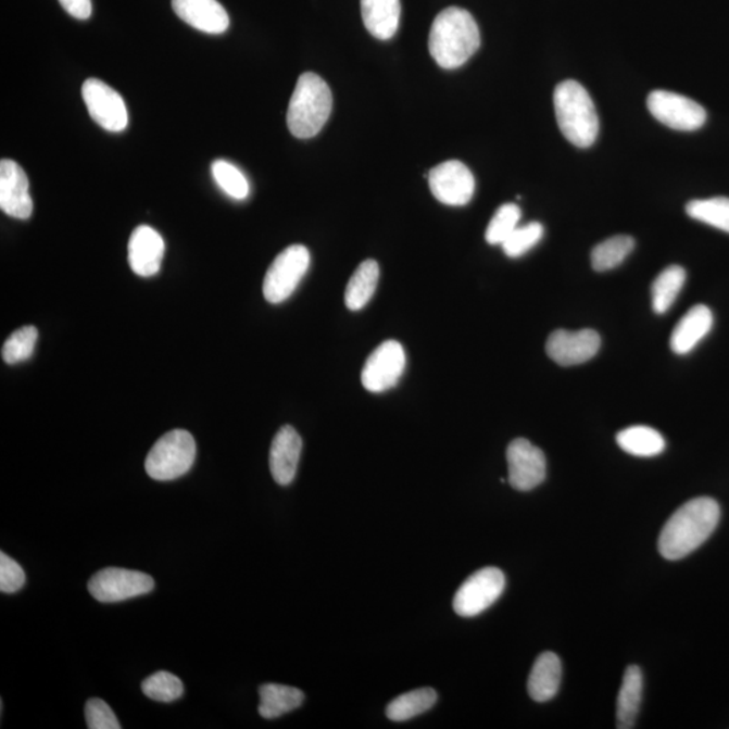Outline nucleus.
<instances>
[{
	"mask_svg": "<svg viewBox=\"0 0 729 729\" xmlns=\"http://www.w3.org/2000/svg\"><path fill=\"white\" fill-rule=\"evenodd\" d=\"M508 481L516 491L528 492L546 480L548 462L541 449L525 438H517L506 449Z\"/></svg>",
	"mask_w": 729,
	"mask_h": 729,
	"instance_id": "11",
	"label": "nucleus"
},
{
	"mask_svg": "<svg viewBox=\"0 0 729 729\" xmlns=\"http://www.w3.org/2000/svg\"><path fill=\"white\" fill-rule=\"evenodd\" d=\"M0 209L16 219H29L33 213L29 180L13 160L0 163Z\"/></svg>",
	"mask_w": 729,
	"mask_h": 729,
	"instance_id": "15",
	"label": "nucleus"
},
{
	"mask_svg": "<svg viewBox=\"0 0 729 729\" xmlns=\"http://www.w3.org/2000/svg\"><path fill=\"white\" fill-rule=\"evenodd\" d=\"M213 176L218 186L224 189L228 197L237 200H243L249 194V183L242 172L228 163L226 160L214 161Z\"/></svg>",
	"mask_w": 729,
	"mask_h": 729,
	"instance_id": "33",
	"label": "nucleus"
},
{
	"mask_svg": "<svg viewBox=\"0 0 729 729\" xmlns=\"http://www.w3.org/2000/svg\"><path fill=\"white\" fill-rule=\"evenodd\" d=\"M26 575L18 562L10 558L5 553H0V591L2 593H15L24 588Z\"/></svg>",
	"mask_w": 729,
	"mask_h": 729,
	"instance_id": "36",
	"label": "nucleus"
},
{
	"mask_svg": "<svg viewBox=\"0 0 729 729\" xmlns=\"http://www.w3.org/2000/svg\"><path fill=\"white\" fill-rule=\"evenodd\" d=\"M562 678V665L560 656L543 653L538 656L532 666L531 675L528 677L527 689L537 703H548L558 693Z\"/></svg>",
	"mask_w": 729,
	"mask_h": 729,
	"instance_id": "21",
	"label": "nucleus"
},
{
	"mask_svg": "<svg viewBox=\"0 0 729 729\" xmlns=\"http://www.w3.org/2000/svg\"><path fill=\"white\" fill-rule=\"evenodd\" d=\"M648 108L656 121L673 130H699L706 121V111L703 105L676 92L661 90L651 92L648 98Z\"/></svg>",
	"mask_w": 729,
	"mask_h": 729,
	"instance_id": "9",
	"label": "nucleus"
},
{
	"mask_svg": "<svg viewBox=\"0 0 729 729\" xmlns=\"http://www.w3.org/2000/svg\"><path fill=\"white\" fill-rule=\"evenodd\" d=\"M129 264L133 272L141 277L159 274L165 253V242L154 228L139 226L129 241Z\"/></svg>",
	"mask_w": 729,
	"mask_h": 729,
	"instance_id": "17",
	"label": "nucleus"
},
{
	"mask_svg": "<svg viewBox=\"0 0 729 729\" xmlns=\"http://www.w3.org/2000/svg\"><path fill=\"white\" fill-rule=\"evenodd\" d=\"M378 278H380V266L375 260H366L360 264L350 277L344 292V304L350 311L363 310L370 302L376 292Z\"/></svg>",
	"mask_w": 729,
	"mask_h": 729,
	"instance_id": "24",
	"label": "nucleus"
},
{
	"mask_svg": "<svg viewBox=\"0 0 729 729\" xmlns=\"http://www.w3.org/2000/svg\"><path fill=\"white\" fill-rule=\"evenodd\" d=\"M643 695V675L638 666H630L625 673L619 695H617V728L636 727L640 704Z\"/></svg>",
	"mask_w": 729,
	"mask_h": 729,
	"instance_id": "22",
	"label": "nucleus"
},
{
	"mask_svg": "<svg viewBox=\"0 0 729 729\" xmlns=\"http://www.w3.org/2000/svg\"><path fill=\"white\" fill-rule=\"evenodd\" d=\"M712 327H714V314L706 305L699 304L690 309L671 334L673 352L680 355L693 352L694 348L708 336Z\"/></svg>",
	"mask_w": 729,
	"mask_h": 729,
	"instance_id": "19",
	"label": "nucleus"
},
{
	"mask_svg": "<svg viewBox=\"0 0 729 729\" xmlns=\"http://www.w3.org/2000/svg\"><path fill=\"white\" fill-rule=\"evenodd\" d=\"M302 690L287 684L265 683L260 688L259 712L264 719H276L302 706Z\"/></svg>",
	"mask_w": 729,
	"mask_h": 729,
	"instance_id": "23",
	"label": "nucleus"
},
{
	"mask_svg": "<svg viewBox=\"0 0 729 729\" xmlns=\"http://www.w3.org/2000/svg\"><path fill=\"white\" fill-rule=\"evenodd\" d=\"M433 197L447 205H466L475 194L476 181L469 168L461 161H447L428 174Z\"/></svg>",
	"mask_w": 729,
	"mask_h": 729,
	"instance_id": "13",
	"label": "nucleus"
},
{
	"mask_svg": "<svg viewBox=\"0 0 729 729\" xmlns=\"http://www.w3.org/2000/svg\"><path fill=\"white\" fill-rule=\"evenodd\" d=\"M154 580L147 573L108 567L88 582V591L99 603H120L152 592Z\"/></svg>",
	"mask_w": 729,
	"mask_h": 729,
	"instance_id": "8",
	"label": "nucleus"
},
{
	"mask_svg": "<svg viewBox=\"0 0 729 729\" xmlns=\"http://www.w3.org/2000/svg\"><path fill=\"white\" fill-rule=\"evenodd\" d=\"M437 700L438 694L431 688L412 690V692L399 695L387 706V717L398 722L414 719L431 709Z\"/></svg>",
	"mask_w": 729,
	"mask_h": 729,
	"instance_id": "26",
	"label": "nucleus"
},
{
	"mask_svg": "<svg viewBox=\"0 0 729 729\" xmlns=\"http://www.w3.org/2000/svg\"><path fill=\"white\" fill-rule=\"evenodd\" d=\"M636 249V239L630 236H616L601 242L593 249L592 266L594 271L606 272L617 268Z\"/></svg>",
	"mask_w": 729,
	"mask_h": 729,
	"instance_id": "28",
	"label": "nucleus"
},
{
	"mask_svg": "<svg viewBox=\"0 0 729 729\" xmlns=\"http://www.w3.org/2000/svg\"><path fill=\"white\" fill-rule=\"evenodd\" d=\"M332 110V93L320 76L307 72L299 77L289 102L287 124L292 136L313 138L325 127Z\"/></svg>",
	"mask_w": 729,
	"mask_h": 729,
	"instance_id": "4",
	"label": "nucleus"
},
{
	"mask_svg": "<svg viewBox=\"0 0 729 729\" xmlns=\"http://www.w3.org/2000/svg\"><path fill=\"white\" fill-rule=\"evenodd\" d=\"M560 130L577 148H589L598 139L600 122L591 95L576 80H565L554 91Z\"/></svg>",
	"mask_w": 729,
	"mask_h": 729,
	"instance_id": "3",
	"label": "nucleus"
},
{
	"mask_svg": "<svg viewBox=\"0 0 729 729\" xmlns=\"http://www.w3.org/2000/svg\"><path fill=\"white\" fill-rule=\"evenodd\" d=\"M303 441L292 426H284L272 442L269 467L278 486L287 487L297 477Z\"/></svg>",
	"mask_w": 729,
	"mask_h": 729,
	"instance_id": "16",
	"label": "nucleus"
},
{
	"mask_svg": "<svg viewBox=\"0 0 729 729\" xmlns=\"http://www.w3.org/2000/svg\"><path fill=\"white\" fill-rule=\"evenodd\" d=\"M601 348V338L593 330H556L548 339L546 352L555 364L573 366L588 363Z\"/></svg>",
	"mask_w": 729,
	"mask_h": 729,
	"instance_id": "14",
	"label": "nucleus"
},
{
	"mask_svg": "<svg viewBox=\"0 0 729 729\" xmlns=\"http://www.w3.org/2000/svg\"><path fill=\"white\" fill-rule=\"evenodd\" d=\"M480 46V29L469 11L449 8L437 15L428 37V49L439 66L460 68Z\"/></svg>",
	"mask_w": 729,
	"mask_h": 729,
	"instance_id": "2",
	"label": "nucleus"
},
{
	"mask_svg": "<svg viewBox=\"0 0 729 729\" xmlns=\"http://www.w3.org/2000/svg\"><path fill=\"white\" fill-rule=\"evenodd\" d=\"M505 589L504 573L498 567H483L473 573L455 593L456 615L475 617L497 603Z\"/></svg>",
	"mask_w": 729,
	"mask_h": 729,
	"instance_id": "7",
	"label": "nucleus"
},
{
	"mask_svg": "<svg viewBox=\"0 0 729 729\" xmlns=\"http://www.w3.org/2000/svg\"><path fill=\"white\" fill-rule=\"evenodd\" d=\"M91 118L111 133L124 131L129 122L125 100L104 81L88 79L81 88Z\"/></svg>",
	"mask_w": 729,
	"mask_h": 729,
	"instance_id": "12",
	"label": "nucleus"
},
{
	"mask_svg": "<svg viewBox=\"0 0 729 729\" xmlns=\"http://www.w3.org/2000/svg\"><path fill=\"white\" fill-rule=\"evenodd\" d=\"M617 444L626 453L636 456H655L664 453L665 438L648 426H632L617 433Z\"/></svg>",
	"mask_w": 729,
	"mask_h": 729,
	"instance_id": "25",
	"label": "nucleus"
},
{
	"mask_svg": "<svg viewBox=\"0 0 729 729\" xmlns=\"http://www.w3.org/2000/svg\"><path fill=\"white\" fill-rule=\"evenodd\" d=\"M720 516V505L716 500H690L666 521L658 541L661 555L667 561H678L692 554L715 532Z\"/></svg>",
	"mask_w": 729,
	"mask_h": 729,
	"instance_id": "1",
	"label": "nucleus"
},
{
	"mask_svg": "<svg viewBox=\"0 0 729 729\" xmlns=\"http://www.w3.org/2000/svg\"><path fill=\"white\" fill-rule=\"evenodd\" d=\"M142 692L150 700L159 703H174L184 693V684L179 677L168 671H158L142 682Z\"/></svg>",
	"mask_w": 729,
	"mask_h": 729,
	"instance_id": "31",
	"label": "nucleus"
},
{
	"mask_svg": "<svg viewBox=\"0 0 729 729\" xmlns=\"http://www.w3.org/2000/svg\"><path fill=\"white\" fill-rule=\"evenodd\" d=\"M407 364L404 348L398 341H386L369 355L361 373L366 391L382 393L393 388L402 378Z\"/></svg>",
	"mask_w": 729,
	"mask_h": 729,
	"instance_id": "10",
	"label": "nucleus"
},
{
	"mask_svg": "<svg viewBox=\"0 0 729 729\" xmlns=\"http://www.w3.org/2000/svg\"><path fill=\"white\" fill-rule=\"evenodd\" d=\"M66 13L76 20H88L92 13L91 0H59Z\"/></svg>",
	"mask_w": 729,
	"mask_h": 729,
	"instance_id": "37",
	"label": "nucleus"
},
{
	"mask_svg": "<svg viewBox=\"0 0 729 729\" xmlns=\"http://www.w3.org/2000/svg\"><path fill=\"white\" fill-rule=\"evenodd\" d=\"M197 458V442L186 430H172L150 450L144 470L158 481L176 480L191 469Z\"/></svg>",
	"mask_w": 729,
	"mask_h": 729,
	"instance_id": "5",
	"label": "nucleus"
},
{
	"mask_svg": "<svg viewBox=\"0 0 729 729\" xmlns=\"http://www.w3.org/2000/svg\"><path fill=\"white\" fill-rule=\"evenodd\" d=\"M690 218L729 232V198L692 200L687 205Z\"/></svg>",
	"mask_w": 729,
	"mask_h": 729,
	"instance_id": "29",
	"label": "nucleus"
},
{
	"mask_svg": "<svg viewBox=\"0 0 729 729\" xmlns=\"http://www.w3.org/2000/svg\"><path fill=\"white\" fill-rule=\"evenodd\" d=\"M172 8L180 20L208 35H222L230 18L218 0H172Z\"/></svg>",
	"mask_w": 729,
	"mask_h": 729,
	"instance_id": "18",
	"label": "nucleus"
},
{
	"mask_svg": "<svg viewBox=\"0 0 729 729\" xmlns=\"http://www.w3.org/2000/svg\"><path fill=\"white\" fill-rule=\"evenodd\" d=\"M311 264L309 249L292 244L282 250L269 266L264 278V298L272 304L286 302L297 291Z\"/></svg>",
	"mask_w": 729,
	"mask_h": 729,
	"instance_id": "6",
	"label": "nucleus"
},
{
	"mask_svg": "<svg viewBox=\"0 0 729 729\" xmlns=\"http://www.w3.org/2000/svg\"><path fill=\"white\" fill-rule=\"evenodd\" d=\"M521 211L514 203L503 204L489 222L486 239L489 244H503L519 227Z\"/></svg>",
	"mask_w": 729,
	"mask_h": 729,
	"instance_id": "32",
	"label": "nucleus"
},
{
	"mask_svg": "<svg viewBox=\"0 0 729 729\" xmlns=\"http://www.w3.org/2000/svg\"><path fill=\"white\" fill-rule=\"evenodd\" d=\"M684 280H687V272L678 265L669 266L655 278L651 287L655 314H665L671 309L681 292Z\"/></svg>",
	"mask_w": 729,
	"mask_h": 729,
	"instance_id": "27",
	"label": "nucleus"
},
{
	"mask_svg": "<svg viewBox=\"0 0 729 729\" xmlns=\"http://www.w3.org/2000/svg\"><path fill=\"white\" fill-rule=\"evenodd\" d=\"M361 14L367 32L378 40H391L399 29L400 0H361Z\"/></svg>",
	"mask_w": 729,
	"mask_h": 729,
	"instance_id": "20",
	"label": "nucleus"
},
{
	"mask_svg": "<svg viewBox=\"0 0 729 729\" xmlns=\"http://www.w3.org/2000/svg\"><path fill=\"white\" fill-rule=\"evenodd\" d=\"M86 721L90 729H120L121 725L108 703L100 699H91L86 704Z\"/></svg>",
	"mask_w": 729,
	"mask_h": 729,
	"instance_id": "35",
	"label": "nucleus"
},
{
	"mask_svg": "<svg viewBox=\"0 0 729 729\" xmlns=\"http://www.w3.org/2000/svg\"><path fill=\"white\" fill-rule=\"evenodd\" d=\"M543 234L544 228L539 222L519 226L502 244L504 253L511 259H519L541 242Z\"/></svg>",
	"mask_w": 729,
	"mask_h": 729,
	"instance_id": "34",
	"label": "nucleus"
},
{
	"mask_svg": "<svg viewBox=\"0 0 729 729\" xmlns=\"http://www.w3.org/2000/svg\"><path fill=\"white\" fill-rule=\"evenodd\" d=\"M38 330L35 326H25L15 330L5 339L2 359L5 364L15 365L29 360L35 353Z\"/></svg>",
	"mask_w": 729,
	"mask_h": 729,
	"instance_id": "30",
	"label": "nucleus"
}]
</instances>
